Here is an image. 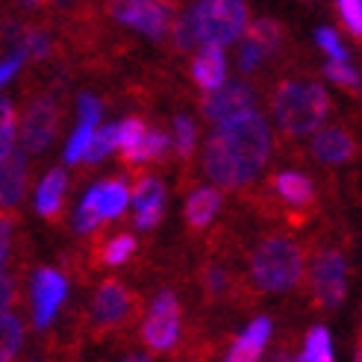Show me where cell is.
<instances>
[{
	"instance_id": "cell-1",
	"label": "cell",
	"mask_w": 362,
	"mask_h": 362,
	"mask_svg": "<svg viewBox=\"0 0 362 362\" xmlns=\"http://www.w3.org/2000/svg\"><path fill=\"white\" fill-rule=\"evenodd\" d=\"M274 136L259 112H245L215 127L204 148V171L218 189L242 192L268 165Z\"/></svg>"
},
{
	"instance_id": "cell-2",
	"label": "cell",
	"mask_w": 362,
	"mask_h": 362,
	"mask_svg": "<svg viewBox=\"0 0 362 362\" xmlns=\"http://www.w3.org/2000/svg\"><path fill=\"white\" fill-rule=\"evenodd\" d=\"M306 259L300 245L286 233H268L247 253V283L257 292L283 295L303 283Z\"/></svg>"
},
{
	"instance_id": "cell-3",
	"label": "cell",
	"mask_w": 362,
	"mask_h": 362,
	"mask_svg": "<svg viewBox=\"0 0 362 362\" xmlns=\"http://www.w3.org/2000/svg\"><path fill=\"white\" fill-rule=\"evenodd\" d=\"M271 115H274L280 133L288 139H300L321 130L333 103L327 88L315 80H280L271 88Z\"/></svg>"
},
{
	"instance_id": "cell-4",
	"label": "cell",
	"mask_w": 362,
	"mask_h": 362,
	"mask_svg": "<svg viewBox=\"0 0 362 362\" xmlns=\"http://www.w3.org/2000/svg\"><path fill=\"white\" fill-rule=\"evenodd\" d=\"M259 212L271 215V218H283L286 224H306L318 212V192L315 183L306 174L292 171V168H283L274 171L259 194Z\"/></svg>"
},
{
	"instance_id": "cell-5",
	"label": "cell",
	"mask_w": 362,
	"mask_h": 362,
	"mask_svg": "<svg viewBox=\"0 0 362 362\" xmlns=\"http://www.w3.org/2000/svg\"><path fill=\"white\" fill-rule=\"evenodd\" d=\"M139 313H141L139 292H133L127 283L110 277L98 286L95 300H92V313H88V318H92V333L98 336V341L127 333L136 324Z\"/></svg>"
},
{
	"instance_id": "cell-6",
	"label": "cell",
	"mask_w": 362,
	"mask_h": 362,
	"mask_svg": "<svg viewBox=\"0 0 362 362\" xmlns=\"http://www.w3.org/2000/svg\"><path fill=\"white\" fill-rule=\"evenodd\" d=\"M310 295L318 310H336L348 298V257L330 239L310 250Z\"/></svg>"
},
{
	"instance_id": "cell-7",
	"label": "cell",
	"mask_w": 362,
	"mask_h": 362,
	"mask_svg": "<svg viewBox=\"0 0 362 362\" xmlns=\"http://www.w3.org/2000/svg\"><path fill=\"white\" fill-rule=\"evenodd\" d=\"M197 42L224 47L233 45L247 27V4L245 0H201L192 6Z\"/></svg>"
},
{
	"instance_id": "cell-8",
	"label": "cell",
	"mask_w": 362,
	"mask_h": 362,
	"mask_svg": "<svg viewBox=\"0 0 362 362\" xmlns=\"http://www.w3.org/2000/svg\"><path fill=\"white\" fill-rule=\"evenodd\" d=\"M141 341L151 354H171L180 345V333H183V306L171 288H162L151 300L148 318L141 324Z\"/></svg>"
},
{
	"instance_id": "cell-9",
	"label": "cell",
	"mask_w": 362,
	"mask_h": 362,
	"mask_svg": "<svg viewBox=\"0 0 362 362\" xmlns=\"http://www.w3.org/2000/svg\"><path fill=\"white\" fill-rule=\"evenodd\" d=\"M110 15L118 24L162 42L174 24V4L168 0H110Z\"/></svg>"
},
{
	"instance_id": "cell-10",
	"label": "cell",
	"mask_w": 362,
	"mask_h": 362,
	"mask_svg": "<svg viewBox=\"0 0 362 362\" xmlns=\"http://www.w3.org/2000/svg\"><path fill=\"white\" fill-rule=\"evenodd\" d=\"M62 121V110L59 103L53 100L50 95H39L27 103L24 118H21V144L24 153H42L47 151V144L57 139Z\"/></svg>"
},
{
	"instance_id": "cell-11",
	"label": "cell",
	"mask_w": 362,
	"mask_h": 362,
	"mask_svg": "<svg viewBox=\"0 0 362 362\" xmlns=\"http://www.w3.org/2000/svg\"><path fill=\"white\" fill-rule=\"evenodd\" d=\"M253 100H257L253 86L245 80H233V83H221L215 92L204 98L201 112L212 127H221L245 112H253Z\"/></svg>"
},
{
	"instance_id": "cell-12",
	"label": "cell",
	"mask_w": 362,
	"mask_h": 362,
	"mask_svg": "<svg viewBox=\"0 0 362 362\" xmlns=\"http://www.w3.org/2000/svg\"><path fill=\"white\" fill-rule=\"evenodd\" d=\"M197 280H201V292L209 303H245V295L253 288L247 283V277H239L236 271L218 257L204 259Z\"/></svg>"
},
{
	"instance_id": "cell-13",
	"label": "cell",
	"mask_w": 362,
	"mask_h": 362,
	"mask_svg": "<svg viewBox=\"0 0 362 362\" xmlns=\"http://www.w3.org/2000/svg\"><path fill=\"white\" fill-rule=\"evenodd\" d=\"M68 298V280L57 268H39L33 277V324L45 330L57 318L59 306Z\"/></svg>"
},
{
	"instance_id": "cell-14",
	"label": "cell",
	"mask_w": 362,
	"mask_h": 362,
	"mask_svg": "<svg viewBox=\"0 0 362 362\" xmlns=\"http://www.w3.org/2000/svg\"><path fill=\"white\" fill-rule=\"evenodd\" d=\"M310 153L315 162H321V165H327V168L348 165L359 153V141L348 124H330V127H324V130H315V136L310 141Z\"/></svg>"
},
{
	"instance_id": "cell-15",
	"label": "cell",
	"mask_w": 362,
	"mask_h": 362,
	"mask_svg": "<svg viewBox=\"0 0 362 362\" xmlns=\"http://www.w3.org/2000/svg\"><path fill=\"white\" fill-rule=\"evenodd\" d=\"M130 201L136 206V227L153 230L162 221V215H165V186H162L159 177L144 174L136 180Z\"/></svg>"
},
{
	"instance_id": "cell-16",
	"label": "cell",
	"mask_w": 362,
	"mask_h": 362,
	"mask_svg": "<svg viewBox=\"0 0 362 362\" xmlns=\"http://www.w3.org/2000/svg\"><path fill=\"white\" fill-rule=\"evenodd\" d=\"M30 183L27 153L21 148H12L6 156H0V209H15L24 197Z\"/></svg>"
},
{
	"instance_id": "cell-17",
	"label": "cell",
	"mask_w": 362,
	"mask_h": 362,
	"mask_svg": "<svg viewBox=\"0 0 362 362\" xmlns=\"http://www.w3.org/2000/svg\"><path fill=\"white\" fill-rule=\"evenodd\" d=\"M192 80L201 92H215L221 83H227V57L224 47L201 45L197 57L192 59Z\"/></svg>"
},
{
	"instance_id": "cell-18",
	"label": "cell",
	"mask_w": 362,
	"mask_h": 362,
	"mask_svg": "<svg viewBox=\"0 0 362 362\" xmlns=\"http://www.w3.org/2000/svg\"><path fill=\"white\" fill-rule=\"evenodd\" d=\"M271 333H274V324H271V318H265V315L253 318L247 324V330L236 341H233V348H230L224 362H259L262 351L268 348V341H271Z\"/></svg>"
},
{
	"instance_id": "cell-19",
	"label": "cell",
	"mask_w": 362,
	"mask_h": 362,
	"mask_svg": "<svg viewBox=\"0 0 362 362\" xmlns=\"http://www.w3.org/2000/svg\"><path fill=\"white\" fill-rule=\"evenodd\" d=\"M221 212V192L218 189H194L186 197V206H183V218L189 233H204L215 215Z\"/></svg>"
},
{
	"instance_id": "cell-20",
	"label": "cell",
	"mask_w": 362,
	"mask_h": 362,
	"mask_svg": "<svg viewBox=\"0 0 362 362\" xmlns=\"http://www.w3.org/2000/svg\"><path fill=\"white\" fill-rule=\"evenodd\" d=\"M65 192H68V174L62 168H53L39 186V194H35V212L47 218L50 224H57L62 218L65 209Z\"/></svg>"
},
{
	"instance_id": "cell-21",
	"label": "cell",
	"mask_w": 362,
	"mask_h": 362,
	"mask_svg": "<svg viewBox=\"0 0 362 362\" xmlns=\"http://www.w3.org/2000/svg\"><path fill=\"white\" fill-rule=\"evenodd\" d=\"M92 194H95L98 215H100L103 221L124 215L127 204H130V192H127L124 180H103V183H98V186L92 189Z\"/></svg>"
},
{
	"instance_id": "cell-22",
	"label": "cell",
	"mask_w": 362,
	"mask_h": 362,
	"mask_svg": "<svg viewBox=\"0 0 362 362\" xmlns=\"http://www.w3.org/2000/svg\"><path fill=\"white\" fill-rule=\"evenodd\" d=\"M168 151H171V139L162 130H148L139 148L130 156H124V165L127 168H144V165H151V162H162L168 156Z\"/></svg>"
},
{
	"instance_id": "cell-23",
	"label": "cell",
	"mask_w": 362,
	"mask_h": 362,
	"mask_svg": "<svg viewBox=\"0 0 362 362\" xmlns=\"http://www.w3.org/2000/svg\"><path fill=\"white\" fill-rule=\"evenodd\" d=\"M245 39L268 59L271 53H277L283 45V27L274 21V18H259V21L245 27Z\"/></svg>"
},
{
	"instance_id": "cell-24",
	"label": "cell",
	"mask_w": 362,
	"mask_h": 362,
	"mask_svg": "<svg viewBox=\"0 0 362 362\" xmlns=\"http://www.w3.org/2000/svg\"><path fill=\"white\" fill-rule=\"evenodd\" d=\"M24 345V321L15 313H0V362H12Z\"/></svg>"
},
{
	"instance_id": "cell-25",
	"label": "cell",
	"mask_w": 362,
	"mask_h": 362,
	"mask_svg": "<svg viewBox=\"0 0 362 362\" xmlns=\"http://www.w3.org/2000/svg\"><path fill=\"white\" fill-rule=\"evenodd\" d=\"M300 362H336L333 356V345H330V333L324 324H315V327L306 330L303 339V354L298 356Z\"/></svg>"
},
{
	"instance_id": "cell-26",
	"label": "cell",
	"mask_w": 362,
	"mask_h": 362,
	"mask_svg": "<svg viewBox=\"0 0 362 362\" xmlns=\"http://www.w3.org/2000/svg\"><path fill=\"white\" fill-rule=\"evenodd\" d=\"M136 239L130 233H121V236H112L106 245H100V253H98V265H110V268H118L124 265L127 259L136 253Z\"/></svg>"
},
{
	"instance_id": "cell-27",
	"label": "cell",
	"mask_w": 362,
	"mask_h": 362,
	"mask_svg": "<svg viewBox=\"0 0 362 362\" xmlns=\"http://www.w3.org/2000/svg\"><path fill=\"white\" fill-rule=\"evenodd\" d=\"M18 47L24 50V57L42 62V59H47L53 53V39H50V33L45 27H24L21 45H18Z\"/></svg>"
},
{
	"instance_id": "cell-28",
	"label": "cell",
	"mask_w": 362,
	"mask_h": 362,
	"mask_svg": "<svg viewBox=\"0 0 362 362\" xmlns=\"http://www.w3.org/2000/svg\"><path fill=\"white\" fill-rule=\"evenodd\" d=\"M194 144H197V130H194V121L186 115H177L174 118V141L171 148L177 151V156L189 162L194 156Z\"/></svg>"
},
{
	"instance_id": "cell-29",
	"label": "cell",
	"mask_w": 362,
	"mask_h": 362,
	"mask_svg": "<svg viewBox=\"0 0 362 362\" xmlns=\"http://www.w3.org/2000/svg\"><path fill=\"white\" fill-rule=\"evenodd\" d=\"M324 74H327L336 86L345 88L348 95H359V71L348 59H330L324 65Z\"/></svg>"
},
{
	"instance_id": "cell-30",
	"label": "cell",
	"mask_w": 362,
	"mask_h": 362,
	"mask_svg": "<svg viewBox=\"0 0 362 362\" xmlns=\"http://www.w3.org/2000/svg\"><path fill=\"white\" fill-rule=\"evenodd\" d=\"M100 224H103V218L98 215L95 194L88 192V194L83 197V201H80L77 212H74V233H80V236H88V233H98V230H100Z\"/></svg>"
},
{
	"instance_id": "cell-31",
	"label": "cell",
	"mask_w": 362,
	"mask_h": 362,
	"mask_svg": "<svg viewBox=\"0 0 362 362\" xmlns=\"http://www.w3.org/2000/svg\"><path fill=\"white\" fill-rule=\"evenodd\" d=\"M171 35H174V47L180 53H192L194 47H201V42H197V30H194L192 9L186 15H180L177 21L171 24Z\"/></svg>"
},
{
	"instance_id": "cell-32",
	"label": "cell",
	"mask_w": 362,
	"mask_h": 362,
	"mask_svg": "<svg viewBox=\"0 0 362 362\" xmlns=\"http://www.w3.org/2000/svg\"><path fill=\"white\" fill-rule=\"evenodd\" d=\"M110 151H115V124L110 127H95L92 133V141H88V151H86V162L88 165H95V162H100Z\"/></svg>"
},
{
	"instance_id": "cell-33",
	"label": "cell",
	"mask_w": 362,
	"mask_h": 362,
	"mask_svg": "<svg viewBox=\"0 0 362 362\" xmlns=\"http://www.w3.org/2000/svg\"><path fill=\"white\" fill-rule=\"evenodd\" d=\"M15 227H18V212L15 209H0V274L9 262V253L15 245Z\"/></svg>"
},
{
	"instance_id": "cell-34",
	"label": "cell",
	"mask_w": 362,
	"mask_h": 362,
	"mask_svg": "<svg viewBox=\"0 0 362 362\" xmlns=\"http://www.w3.org/2000/svg\"><path fill=\"white\" fill-rule=\"evenodd\" d=\"M15 106L12 100L0 98V156H6L15 148Z\"/></svg>"
},
{
	"instance_id": "cell-35",
	"label": "cell",
	"mask_w": 362,
	"mask_h": 362,
	"mask_svg": "<svg viewBox=\"0 0 362 362\" xmlns=\"http://www.w3.org/2000/svg\"><path fill=\"white\" fill-rule=\"evenodd\" d=\"M92 133H95V127L92 124H80L74 136L68 139V148H65V162L68 165H74V162H80L88 151V141H92Z\"/></svg>"
},
{
	"instance_id": "cell-36",
	"label": "cell",
	"mask_w": 362,
	"mask_h": 362,
	"mask_svg": "<svg viewBox=\"0 0 362 362\" xmlns=\"http://www.w3.org/2000/svg\"><path fill=\"white\" fill-rule=\"evenodd\" d=\"M336 6H339L345 30L359 42V35H362V0H336Z\"/></svg>"
},
{
	"instance_id": "cell-37",
	"label": "cell",
	"mask_w": 362,
	"mask_h": 362,
	"mask_svg": "<svg viewBox=\"0 0 362 362\" xmlns=\"http://www.w3.org/2000/svg\"><path fill=\"white\" fill-rule=\"evenodd\" d=\"M315 42H318L321 50L330 53V59H348V50H345V45L339 42V33H336V30L321 27V30L315 33Z\"/></svg>"
},
{
	"instance_id": "cell-38",
	"label": "cell",
	"mask_w": 362,
	"mask_h": 362,
	"mask_svg": "<svg viewBox=\"0 0 362 362\" xmlns=\"http://www.w3.org/2000/svg\"><path fill=\"white\" fill-rule=\"evenodd\" d=\"M262 53L257 50V47H253L247 39L239 45V53H236V65H239V71H242V74H253V71H257L259 65H262Z\"/></svg>"
},
{
	"instance_id": "cell-39",
	"label": "cell",
	"mask_w": 362,
	"mask_h": 362,
	"mask_svg": "<svg viewBox=\"0 0 362 362\" xmlns=\"http://www.w3.org/2000/svg\"><path fill=\"white\" fill-rule=\"evenodd\" d=\"M77 110H80V124H92V127H98L103 106H100V100H98L95 95H80Z\"/></svg>"
},
{
	"instance_id": "cell-40",
	"label": "cell",
	"mask_w": 362,
	"mask_h": 362,
	"mask_svg": "<svg viewBox=\"0 0 362 362\" xmlns=\"http://www.w3.org/2000/svg\"><path fill=\"white\" fill-rule=\"evenodd\" d=\"M18 300V280L12 274H0V313H9Z\"/></svg>"
},
{
	"instance_id": "cell-41",
	"label": "cell",
	"mask_w": 362,
	"mask_h": 362,
	"mask_svg": "<svg viewBox=\"0 0 362 362\" xmlns=\"http://www.w3.org/2000/svg\"><path fill=\"white\" fill-rule=\"evenodd\" d=\"M24 59H27V57H24V50L18 47V50H12V53H9V57H6L4 62H0V86H6V83L15 77V71L24 65Z\"/></svg>"
},
{
	"instance_id": "cell-42",
	"label": "cell",
	"mask_w": 362,
	"mask_h": 362,
	"mask_svg": "<svg viewBox=\"0 0 362 362\" xmlns=\"http://www.w3.org/2000/svg\"><path fill=\"white\" fill-rule=\"evenodd\" d=\"M262 362H300V359H298V354L292 351V345H288V341H280V345L271 351Z\"/></svg>"
},
{
	"instance_id": "cell-43",
	"label": "cell",
	"mask_w": 362,
	"mask_h": 362,
	"mask_svg": "<svg viewBox=\"0 0 362 362\" xmlns=\"http://www.w3.org/2000/svg\"><path fill=\"white\" fill-rule=\"evenodd\" d=\"M57 12H77L83 6V0H47Z\"/></svg>"
},
{
	"instance_id": "cell-44",
	"label": "cell",
	"mask_w": 362,
	"mask_h": 362,
	"mask_svg": "<svg viewBox=\"0 0 362 362\" xmlns=\"http://www.w3.org/2000/svg\"><path fill=\"white\" fill-rule=\"evenodd\" d=\"M47 4V0H18V6L21 9H42Z\"/></svg>"
},
{
	"instance_id": "cell-45",
	"label": "cell",
	"mask_w": 362,
	"mask_h": 362,
	"mask_svg": "<svg viewBox=\"0 0 362 362\" xmlns=\"http://www.w3.org/2000/svg\"><path fill=\"white\" fill-rule=\"evenodd\" d=\"M118 362H153V359L144 356V354H130V356H121Z\"/></svg>"
},
{
	"instance_id": "cell-46",
	"label": "cell",
	"mask_w": 362,
	"mask_h": 362,
	"mask_svg": "<svg viewBox=\"0 0 362 362\" xmlns=\"http://www.w3.org/2000/svg\"><path fill=\"white\" fill-rule=\"evenodd\" d=\"M354 362H359V348H356V354H354Z\"/></svg>"
}]
</instances>
